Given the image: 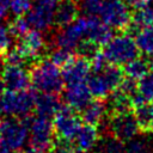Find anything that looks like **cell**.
Here are the masks:
<instances>
[{"label": "cell", "instance_id": "cell-1", "mask_svg": "<svg viewBox=\"0 0 153 153\" xmlns=\"http://www.w3.org/2000/svg\"><path fill=\"white\" fill-rule=\"evenodd\" d=\"M29 73L30 85L39 93L57 94L65 85L61 67L50 59L38 60Z\"/></svg>", "mask_w": 153, "mask_h": 153}, {"label": "cell", "instance_id": "cell-2", "mask_svg": "<svg viewBox=\"0 0 153 153\" xmlns=\"http://www.w3.org/2000/svg\"><path fill=\"white\" fill-rule=\"evenodd\" d=\"M123 79L124 73L120 66L108 63L104 68L90 74L87 86L92 97L97 99H105L121 86Z\"/></svg>", "mask_w": 153, "mask_h": 153}, {"label": "cell", "instance_id": "cell-3", "mask_svg": "<svg viewBox=\"0 0 153 153\" xmlns=\"http://www.w3.org/2000/svg\"><path fill=\"white\" fill-rule=\"evenodd\" d=\"M36 96L26 90H5L0 93V115L4 117L24 118L35 109Z\"/></svg>", "mask_w": 153, "mask_h": 153}, {"label": "cell", "instance_id": "cell-4", "mask_svg": "<svg viewBox=\"0 0 153 153\" xmlns=\"http://www.w3.org/2000/svg\"><path fill=\"white\" fill-rule=\"evenodd\" d=\"M103 54L109 63L124 66L139 56V49L135 43V38L128 33H120L112 36L111 39L104 45Z\"/></svg>", "mask_w": 153, "mask_h": 153}, {"label": "cell", "instance_id": "cell-5", "mask_svg": "<svg viewBox=\"0 0 153 153\" xmlns=\"http://www.w3.org/2000/svg\"><path fill=\"white\" fill-rule=\"evenodd\" d=\"M29 141L27 123L17 117H4L0 120V147L12 152L24 148Z\"/></svg>", "mask_w": 153, "mask_h": 153}, {"label": "cell", "instance_id": "cell-6", "mask_svg": "<svg viewBox=\"0 0 153 153\" xmlns=\"http://www.w3.org/2000/svg\"><path fill=\"white\" fill-rule=\"evenodd\" d=\"M96 14L112 30H124L131 23V12L126 0H103Z\"/></svg>", "mask_w": 153, "mask_h": 153}, {"label": "cell", "instance_id": "cell-7", "mask_svg": "<svg viewBox=\"0 0 153 153\" xmlns=\"http://www.w3.org/2000/svg\"><path fill=\"white\" fill-rule=\"evenodd\" d=\"M91 16H82L78 17L73 23L69 25L61 27L59 32H56L54 37L55 47L66 49L68 51L76 50V47L82 39H86L88 29H90V23H91Z\"/></svg>", "mask_w": 153, "mask_h": 153}, {"label": "cell", "instance_id": "cell-8", "mask_svg": "<svg viewBox=\"0 0 153 153\" xmlns=\"http://www.w3.org/2000/svg\"><path fill=\"white\" fill-rule=\"evenodd\" d=\"M27 127H29V141L32 148L42 153L51 149L54 145L55 133L50 118L37 115L36 117L30 120Z\"/></svg>", "mask_w": 153, "mask_h": 153}, {"label": "cell", "instance_id": "cell-9", "mask_svg": "<svg viewBox=\"0 0 153 153\" xmlns=\"http://www.w3.org/2000/svg\"><path fill=\"white\" fill-rule=\"evenodd\" d=\"M61 0H33L31 10L25 16L30 26L45 31L55 23V12Z\"/></svg>", "mask_w": 153, "mask_h": 153}, {"label": "cell", "instance_id": "cell-10", "mask_svg": "<svg viewBox=\"0 0 153 153\" xmlns=\"http://www.w3.org/2000/svg\"><path fill=\"white\" fill-rule=\"evenodd\" d=\"M53 127L59 140L73 141L79 128L81 127V118L74 109L69 106H61L54 115Z\"/></svg>", "mask_w": 153, "mask_h": 153}, {"label": "cell", "instance_id": "cell-11", "mask_svg": "<svg viewBox=\"0 0 153 153\" xmlns=\"http://www.w3.org/2000/svg\"><path fill=\"white\" fill-rule=\"evenodd\" d=\"M109 130L111 136L127 142L135 137L140 129V126L133 112L127 111H114L109 118Z\"/></svg>", "mask_w": 153, "mask_h": 153}, {"label": "cell", "instance_id": "cell-12", "mask_svg": "<svg viewBox=\"0 0 153 153\" xmlns=\"http://www.w3.org/2000/svg\"><path fill=\"white\" fill-rule=\"evenodd\" d=\"M91 61L86 56H74L62 67V75L65 85H73L80 82H87L91 74Z\"/></svg>", "mask_w": 153, "mask_h": 153}, {"label": "cell", "instance_id": "cell-13", "mask_svg": "<svg viewBox=\"0 0 153 153\" xmlns=\"http://www.w3.org/2000/svg\"><path fill=\"white\" fill-rule=\"evenodd\" d=\"M0 74L4 81L5 90L22 91L26 90L30 85V73L20 65L6 63Z\"/></svg>", "mask_w": 153, "mask_h": 153}, {"label": "cell", "instance_id": "cell-14", "mask_svg": "<svg viewBox=\"0 0 153 153\" xmlns=\"http://www.w3.org/2000/svg\"><path fill=\"white\" fill-rule=\"evenodd\" d=\"M18 48L23 51L27 61L38 59L45 49V39L39 30H29L24 36L20 37Z\"/></svg>", "mask_w": 153, "mask_h": 153}, {"label": "cell", "instance_id": "cell-15", "mask_svg": "<svg viewBox=\"0 0 153 153\" xmlns=\"http://www.w3.org/2000/svg\"><path fill=\"white\" fill-rule=\"evenodd\" d=\"M91 92L88 90L87 82L67 85L65 91V102L67 106L74 109L75 111L82 110L91 102Z\"/></svg>", "mask_w": 153, "mask_h": 153}, {"label": "cell", "instance_id": "cell-16", "mask_svg": "<svg viewBox=\"0 0 153 153\" xmlns=\"http://www.w3.org/2000/svg\"><path fill=\"white\" fill-rule=\"evenodd\" d=\"M73 140H74V146L78 149V152L86 153L96 148L100 137H99V131L96 126L85 123L84 126L81 124V127L79 128Z\"/></svg>", "mask_w": 153, "mask_h": 153}, {"label": "cell", "instance_id": "cell-17", "mask_svg": "<svg viewBox=\"0 0 153 153\" xmlns=\"http://www.w3.org/2000/svg\"><path fill=\"white\" fill-rule=\"evenodd\" d=\"M61 108L60 99L55 93H39L35 99L33 111L38 116L51 118Z\"/></svg>", "mask_w": 153, "mask_h": 153}, {"label": "cell", "instance_id": "cell-18", "mask_svg": "<svg viewBox=\"0 0 153 153\" xmlns=\"http://www.w3.org/2000/svg\"><path fill=\"white\" fill-rule=\"evenodd\" d=\"M81 111H82L81 114L82 121L87 124H92L97 127L105 118L108 108L103 102V99H97V100H91Z\"/></svg>", "mask_w": 153, "mask_h": 153}, {"label": "cell", "instance_id": "cell-19", "mask_svg": "<svg viewBox=\"0 0 153 153\" xmlns=\"http://www.w3.org/2000/svg\"><path fill=\"white\" fill-rule=\"evenodd\" d=\"M78 18V6L75 1L61 0L55 12V23L60 27H65Z\"/></svg>", "mask_w": 153, "mask_h": 153}, {"label": "cell", "instance_id": "cell-20", "mask_svg": "<svg viewBox=\"0 0 153 153\" xmlns=\"http://www.w3.org/2000/svg\"><path fill=\"white\" fill-rule=\"evenodd\" d=\"M153 100V71L147 72L136 82V93L133 98V106L142 102Z\"/></svg>", "mask_w": 153, "mask_h": 153}, {"label": "cell", "instance_id": "cell-21", "mask_svg": "<svg viewBox=\"0 0 153 153\" xmlns=\"http://www.w3.org/2000/svg\"><path fill=\"white\" fill-rule=\"evenodd\" d=\"M149 63L146 59L143 57H135L131 61H129L128 63L124 65V69H123V73H124V76L126 78H129L131 80H135L137 81L139 79H141L147 72H149Z\"/></svg>", "mask_w": 153, "mask_h": 153}, {"label": "cell", "instance_id": "cell-22", "mask_svg": "<svg viewBox=\"0 0 153 153\" xmlns=\"http://www.w3.org/2000/svg\"><path fill=\"white\" fill-rule=\"evenodd\" d=\"M135 43L139 53L146 56H153V25L141 27L137 30L135 36Z\"/></svg>", "mask_w": 153, "mask_h": 153}, {"label": "cell", "instance_id": "cell-23", "mask_svg": "<svg viewBox=\"0 0 153 153\" xmlns=\"http://www.w3.org/2000/svg\"><path fill=\"white\" fill-rule=\"evenodd\" d=\"M133 108V114L140 126V129L142 131H149V124L153 118V105L149 102H142L135 104Z\"/></svg>", "mask_w": 153, "mask_h": 153}, {"label": "cell", "instance_id": "cell-24", "mask_svg": "<svg viewBox=\"0 0 153 153\" xmlns=\"http://www.w3.org/2000/svg\"><path fill=\"white\" fill-rule=\"evenodd\" d=\"M135 12L131 13V23L134 27L141 29L153 25V5L135 7Z\"/></svg>", "mask_w": 153, "mask_h": 153}, {"label": "cell", "instance_id": "cell-25", "mask_svg": "<svg viewBox=\"0 0 153 153\" xmlns=\"http://www.w3.org/2000/svg\"><path fill=\"white\" fill-rule=\"evenodd\" d=\"M94 151L96 153H126V145L123 141L110 136L99 140Z\"/></svg>", "mask_w": 153, "mask_h": 153}, {"label": "cell", "instance_id": "cell-26", "mask_svg": "<svg viewBox=\"0 0 153 153\" xmlns=\"http://www.w3.org/2000/svg\"><path fill=\"white\" fill-rule=\"evenodd\" d=\"M111 106L114 111H127L133 106V97L118 87L112 93Z\"/></svg>", "mask_w": 153, "mask_h": 153}, {"label": "cell", "instance_id": "cell-27", "mask_svg": "<svg viewBox=\"0 0 153 153\" xmlns=\"http://www.w3.org/2000/svg\"><path fill=\"white\" fill-rule=\"evenodd\" d=\"M124 145H126V153H152L151 143L143 136L136 135L135 137L128 140Z\"/></svg>", "mask_w": 153, "mask_h": 153}, {"label": "cell", "instance_id": "cell-28", "mask_svg": "<svg viewBox=\"0 0 153 153\" xmlns=\"http://www.w3.org/2000/svg\"><path fill=\"white\" fill-rule=\"evenodd\" d=\"M10 30L12 32V35L14 37H18L20 38L22 36H24L29 30H30V24L26 19L25 16H18L11 24H10Z\"/></svg>", "mask_w": 153, "mask_h": 153}, {"label": "cell", "instance_id": "cell-29", "mask_svg": "<svg viewBox=\"0 0 153 153\" xmlns=\"http://www.w3.org/2000/svg\"><path fill=\"white\" fill-rule=\"evenodd\" d=\"M33 0H8V8L16 16H26L31 10Z\"/></svg>", "mask_w": 153, "mask_h": 153}, {"label": "cell", "instance_id": "cell-30", "mask_svg": "<svg viewBox=\"0 0 153 153\" xmlns=\"http://www.w3.org/2000/svg\"><path fill=\"white\" fill-rule=\"evenodd\" d=\"M12 32L8 26L0 22V55L5 54L12 45Z\"/></svg>", "mask_w": 153, "mask_h": 153}, {"label": "cell", "instance_id": "cell-31", "mask_svg": "<svg viewBox=\"0 0 153 153\" xmlns=\"http://www.w3.org/2000/svg\"><path fill=\"white\" fill-rule=\"evenodd\" d=\"M72 57H73L72 51H68V50L61 49V48H56V49L50 54V57H49V59L62 68Z\"/></svg>", "mask_w": 153, "mask_h": 153}, {"label": "cell", "instance_id": "cell-32", "mask_svg": "<svg viewBox=\"0 0 153 153\" xmlns=\"http://www.w3.org/2000/svg\"><path fill=\"white\" fill-rule=\"evenodd\" d=\"M103 0H82V6L85 11L90 14H96L98 11V7L100 6Z\"/></svg>", "mask_w": 153, "mask_h": 153}, {"label": "cell", "instance_id": "cell-33", "mask_svg": "<svg viewBox=\"0 0 153 153\" xmlns=\"http://www.w3.org/2000/svg\"><path fill=\"white\" fill-rule=\"evenodd\" d=\"M8 11V0H0V22L7 16Z\"/></svg>", "mask_w": 153, "mask_h": 153}, {"label": "cell", "instance_id": "cell-34", "mask_svg": "<svg viewBox=\"0 0 153 153\" xmlns=\"http://www.w3.org/2000/svg\"><path fill=\"white\" fill-rule=\"evenodd\" d=\"M24 153H42V152H39V151H37V149H35V148H30V149H27V151H25Z\"/></svg>", "mask_w": 153, "mask_h": 153}, {"label": "cell", "instance_id": "cell-35", "mask_svg": "<svg viewBox=\"0 0 153 153\" xmlns=\"http://www.w3.org/2000/svg\"><path fill=\"white\" fill-rule=\"evenodd\" d=\"M5 86H4V81H2V78H1V74H0V93L4 91Z\"/></svg>", "mask_w": 153, "mask_h": 153}, {"label": "cell", "instance_id": "cell-36", "mask_svg": "<svg viewBox=\"0 0 153 153\" xmlns=\"http://www.w3.org/2000/svg\"><path fill=\"white\" fill-rule=\"evenodd\" d=\"M0 153H14V152H12V151H8V149H6V148H1V147H0Z\"/></svg>", "mask_w": 153, "mask_h": 153}, {"label": "cell", "instance_id": "cell-37", "mask_svg": "<svg viewBox=\"0 0 153 153\" xmlns=\"http://www.w3.org/2000/svg\"><path fill=\"white\" fill-rule=\"evenodd\" d=\"M149 131H153V118H152V122L149 124Z\"/></svg>", "mask_w": 153, "mask_h": 153}, {"label": "cell", "instance_id": "cell-38", "mask_svg": "<svg viewBox=\"0 0 153 153\" xmlns=\"http://www.w3.org/2000/svg\"><path fill=\"white\" fill-rule=\"evenodd\" d=\"M126 1H127L128 4H129V2H130V4H135V2L137 1V0H126Z\"/></svg>", "mask_w": 153, "mask_h": 153}, {"label": "cell", "instance_id": "cell-39", "mask_svg": "<svg viewBox=\"0 0 153 153\" xmlns=\"http://www.w3.org/2000/svg\"><path fill=\"white\" fill-rule=\"evenodd\" d=\"M72 1H80V2H81L82 0H72Z\"/></svg>", "mask_w": 153, "mask_h": 153}, {"label": "cell", "instance_id": "cell-40", "mask_svg": "<svg viewBox=\"0 0 153 153\" xmlns=\"http://www.w3.org/2000/svg\"><path fill=\"white\" fill-rule=\"evenodd\" d=\"M152 153H153V152H152Z\"/></svg>", "mask_w": 153, "mask_h": 153}]
</instances>
